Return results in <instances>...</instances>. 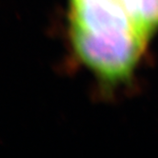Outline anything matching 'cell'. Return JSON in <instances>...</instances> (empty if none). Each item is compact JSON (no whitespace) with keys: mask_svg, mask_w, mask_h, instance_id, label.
<instances>
[{"mask_svg":"<svg viewBox=\"0 0 158 158\" xmlns=\"http://www.w3.org/2000/svg\"><path fill=\"white\" fill-rule=\"evenodd\" d=\"M133 15L149 38L158 30V0H130Z\"/></svg>","mask_w":158,"mask_h":158,"instance_id":"cell-2","label":"cell"},{"mask_svg":"<svg viewBox=\"0 0 158 158\" xmlns=\"http://www.w3.org/2000/svg\"><path fill=\"white\" fill-rule=\"evenodd\" d=\"M71 35L79 58L110 82L130 76L149 39L130 0H71Z\"/></svg>","mask_w":158,"mask_h":158,"instance_id":"cell-1","label":"cell"}]
</instances>
